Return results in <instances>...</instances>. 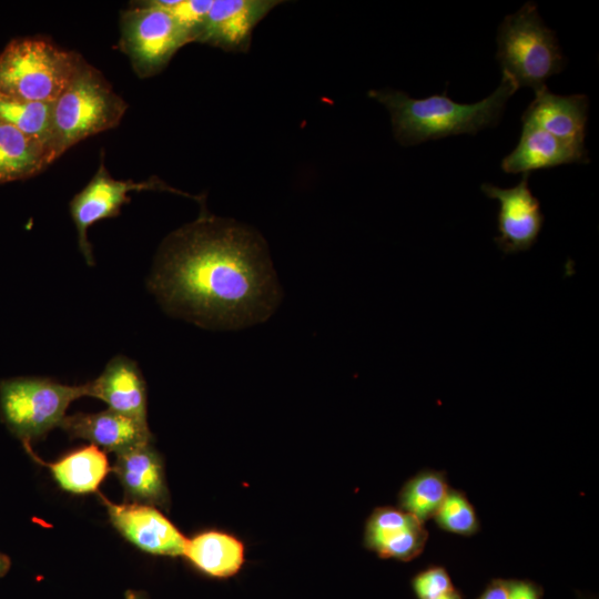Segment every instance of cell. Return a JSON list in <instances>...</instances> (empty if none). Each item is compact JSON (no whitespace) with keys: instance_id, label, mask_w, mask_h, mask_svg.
<instances>
[{"instance_id":"cell-1","label":"cell","mask_w":599,"mask_h":599,"mask_svg":"<svg viewBox=\"0 0 599 599\" xmlns=\"http://www.w3.org/2000/svg\"><path fill=\"white\" fill-rule=\"evenodd\" d=\"M148 287L167 313L207 328L261 323L281 301L262 236L205 210L165 237Z\"/></svg>"},{"instance_id":"cell-2","label":"cell","mask_w":599,"mask_h":599,"mask_svg":"<svg viewBox=\"0 0 599 599\" xmlns=\"http://www.w3.org/2000/svg\"><path fill=\"white\" fill-rule=\"evenodd\" d=\"M517 90L511 78L502 73L498 88L473 104L455 102L445 93L413 99L403 91L384 89L372 90L368 95L388 110L398 143L410 146L449 135L476 134L496 126L508 99Z\"/></svg>"},{"instance_id":"cell-3","label":"cell","mask_w":599,"mask_h":599,"mask_svg":"<svg viewBox=\"0 0 599 599\" xmlns=\"http://www.w3.org/2000/svg\"><path fill=\"white\" fill-rule=\"evenodd\" d=\"M128 108L104 75L82 59L69 84L53 102L55 159L80 141L115 128Z\"/></svg>"},{"instance_id":"cell-4","label":"cell","mask_w":599,"mask_h":599,"mask_svg":"<svg viewBox=\"0 0 599 599\" xmlns=\"http://www.w3.org/2000/svg\"><path fill=\"white\" fill-rule=\"evenodd\" d=\"M82 59L43 37L12 39L0 52V94L53 103Z\"/></svg>"},{"instance_id":"cell-5","label":"cell","mask_w":599,"mask_h":599,"mask_svg":"<svg viewBox=\"0 0 599 599\" xmlns=\"http://www.w3.org/2000/svg\"><path fill=\"white\" fill-rule=\"evenodd\" d=\"M496 58L502 73L518 89L528 87L535 92L546 88V81L566 64L555 32L546 27L532 1L506 16L500 23Z\"/></svg>"},{"instance_id":"cell-6","label":"cell","mask_w":599,"mask_h":599,"mask_svg":"<svg viewBox=\"0 0 599 599\" xmlns=\"http://www.w3.org/2000/svg\"><path fill=\"white\" fill-rule=\"evenodd\" d=\"M85 396V385H65L45 377L0 380V419L24 449L60 427L69 405Z\"/></svg>"},{"instance_id":"cell-7","label":"cell","mask_w":599,"mask_h":599,"mask_svg":"<svg viewBox=\"0 0 599 599\" xmlns=\"http://www.w3.org/2000/svg\"><path fill=\"white\" fill-rule=\"evenodd\" d=\"M191 35L166 10L150 1L132 2L120 14L119 47L139 78L160 73Z\"/></svg>"},{"instance_id":"cell-8","label":"cell","mask_w":599,"mask_h":599,"mask_svg":"<svg viewBox=\"0 0 599 599\" xmlns=\"http://www.w3.org/2000/svg\"><path fill=\"white\" fill-rule=\"evenodd\" d=\"M163 191L201 200L167 185L156 176L146 181L116 180L109 173L101 156L99 167L89 183L70 201V214L78 233L79 248L89 265H94L92 246L88 230L98 221L112 219L120 214L121 207L130 202L132 191Z\"/></svg>"},{"instance_id":"cell-9","label":"cell","mask_w":599,"mask_h":599,"mask_svg":"<svg viewBox=\"0 0 599 599\" xmlns=\"http://www.w3.org/2000/svg\"><path fill=\"white\" fill-rule=\"evenodd\" d=\"M528 173L509 189L484 183L481 191L499 202L497 246L505 254L529 250L542 229L544 214L538 199L528 186Z\"/></svg>"},{"instance_id":"cell-10","label":"cell","mask_w":599,"mask_h":599,"mask_svg":"<svg viewBox=\"0 0 599 599\" xmlns=\"http://www.w3.org/2000/svg\"><path fill=\"white\" fill-rule=\"evenodd\" d=\"M99 497L112 526L140 550L159 556H183L186 538L156 508L142 504H114Z\"/></svg>"},{"instance_id":"cell-11","label":"cell","mask_w":599,"mask_h":599,"mask_svg":"<svg viewBox=\"0 0 599 599\" xmlns=\"http://www.w3.org/2000/svg\"><path fill=\"white\" fill-rule=\"evenodd\" d=\"M281 1L213 0L197 42L225 51L248 50L255 26Z\"/></svg>"},{"instance_id":"cell-12","label":"cell","mask_w":599,"mask_h":599,"mask_svg":"<svg viewBox=\"0 0 599 599\" xmlns=\"http://www.w3.org/2000/svg\"><path fill=\"white\" fill-rule=\"evenodd\" d=\"M427 540L425 525L400 508H376L366 522L364 544L384 559L410 561L424 551Z\"/></svg>"},{"instance_id":"cell-13","label":"cell","mask_w":599,"mask_h":599,"mask_svg":"<svg viewBox=\"0 0 599 599\" xmlns=\"http://www.w3.org/2000/svg\"><path fill=\"white\" fill-rule=\"evenodd\" d=\"M84 385L85 396L103 400L115 413L148 423L146 384L134 361L118 355L94 380Z\"/></svg>"},{"instance_id":"cell-14","label":"cell","mask_w":599,"mask_h":599,"mask_svg":"<svg viewBox=\"0 0 599 599\" xmlns=\"http://www.w3.org/2000/svg\"><path fill=\"white\" fill-rule=\"evenodd\" d=\"M588 104L585 94L559 95L546 87L535 92L521 121L530 122L572 146L586 149Z\"/></svg>"},{"instance_id":"cell-15","label":"cell","mask_w":599,"mask_h":599,"mask_svg":"<svg viewBox=\"0 0 599 599\" xmlns=\"http://www.w3.org/2000/svg\"><path fill=\"white\" fill-rule=\"evenodd\" d=\"M60 427L71 438L85 439L92 445L115 454L152 440L148 423L130 418L111 409L65 416Z\"/></svg>"},{"instance_id":"cell-16","label":"cell","mask_w":599,"mask_h":599,"mask_svg":"<svg viewBox=\"0 0 599 599\" xmlns=\"http://www.w3.org/2000/svg\"><path fill=\"white\" fill-rule=\"evenodd\" d=\"M111 470L122 485L126 500L149 506L167 504L163 463L151 443L116 454Z\"/></svg>"},{"instance_id":"cell-17","label":"cell","mask_w":599,"mask_h":599,"mask_svg":"<svg viewBox=\"0 0 599 599\" xmlns=\"http://www.w3.org/2000/svg\"><path fill=\"white\" fill-rule=\"evenodd\" d=\"M587 149L572 146L541 128L522 122L519 142L501 161L506 173H530L569 163H588Z\"/></svg>"},{"instance_id":"cell-18","label":"cell","mask_w":599,"mask_h":599,"mask_svg":"<svg viewBox=\"0 0 599 599\" xmlns=\"http://www.w3.org/2000/svg\"><path fill=\"white\" fill-rule=\"evenodd\" d=\"M53 161L42 142L0 120V184L32 177Z\"/></svg>"},{"instance_id":"cell-19","label":"cell","mask_w":599,"mask_h":599,"mask_svg":"<svg viewBox=\"0 0 599 599\" xmlns=\"http://www.w3.org/2000/svg\"><path fill=\"white\" fill-rule=\"evenodd\" d=\"M183 556L209 577L229 578L244 562V546L230 534L209 530L187 539Z\"/></svg>"},{"instance_id":"cell-20","label":"cell","mask_w":599,"mask_h":599,"mask_svg":"<svg viewBox=\"0 0 599 599\" xmlns=\"http://www.w3.org/2000/svg\"><path fill=\"white\" fill-rule=\"evenodd\" d=\"M27 451L32 458L49 467L59 487L71 494L95 493L111 470L106 455L95 445L75 449L51 464L38 459L31 448Z\"/></svg>"},{"instance_id":"cell-21","label":"cell","mask_w":599,"mask_h":599,"mask_svg":"<svg viewBox=\"0 0 599 599\" xmlns=\"http://www.w3.org/2000/svg\"><path fill=\"white\" fill-rule=\"evenodd\" d=\"M449 488L445 471L423 469L403 486L398 495L400 509L425 524L434 517Z\"/></svg>"},{"instance_id":"cell-22","label":"cell","mask_w":599,"mask_h":599,"mask_svg":"<svg viewBox=\"0 0 599 599\" xmlns=\"http://www.w3.org/2000/svg\"><path fill=\"white\" fill-rule=\"evenodd\" d=\"M0 120L53 150V103L27 101L0 94Z\"/></svg>"},{"instance_id":"cell-23","label":"cell","mask_w":599,"mask_h":599,"mask_svg":"<svg viewBox=\"0 0 599 599\" xmlns=\"http://www.w3.org/2000/svg\"><path fill=\"white\" fill-rule=\"evenodd\" d=\"M433 519L444 531L470 537L480 530V522L473 504L461 490L449 488Z\"/></svg>"},{"instance_id":"cell-24","label":"cell","mask_w":599,"mask_h":599,"mask_svg":"<svg viewBox=\"0 0 599 599\" xmlns=\"http://www.w3.org/2000/svg\"><path fill=\"white\" fill-rule=\"evenodd\" d=\"M169 11L179 24L196 41L205 23L213 0H152Z\"/></svg>"},{"instance_id":"cell-25","label":"cell","mask_w":599,"mask_h":599,"mask_svg":"<svg viewBox=\"0 0 599 599\" xmlns=\"http://www.w3.org/2000/svg\"><path fill=\"white\" fill-rule=\"evenodd\" d=\"M417 599H434L454 589V583L444 566L430 565L412 579Z\"/></svg>"},{"instance_id":"cell-26","label":"cell","mask_w":599,"mask_h":599,"mask_svg":"<svg viewBox=\"0 0 599 599\" xmlns=\"http://www.w3.org/2000/svg\"><path fill=\"white\" fill-rule=\"evenodd\" d=\"M508 599H542L544 589L529 579H507Z\"/></svg>"},{"instance_id":"cell-27","label":"cell","mask_w":599,"mask_h":599,"mask_svg":"<svg viewBox=\"0 0 599 599\" xmlns=\"http://www.w3.org/2000/svg\"><path fill=\"white\" fill-rule=\"evenodd\" d=\"M477 599H508L507 579H491Z\"/></svg>"},{"instance_id":"cell-28","label":"cell","mask_w":599,"mask_h":599,"mask_svg":"<svg viewBox=\"0 0 599 599\" xmlns=\"http://www.w3.org/2000/svg\"><path fill=\"white\" fill-rule=\"evenodd\" d=\"M10 567H11V560L9 556L0 552V578L7 575V572L10 570Z\"/></svg>"},{"instance_id":"cell-29","label":"cell","mask_w":599,"mask_h":599,"mask_svg":"<svg viewBox=\"0 0 599 599\" xmlns=\"http://www.w3.org/2000/svg\"><path fill=\"white\" fill-rule=\"evenodd\" d=\"M434 599H464V595L458 589L454 588L450 591L440 595Z\"/></svg>"},{"instance_id":"cell-30","label":"cell","mask_w":599,"mask_h":599,"mask_svg":"<svg viewBox=\"0 0 599 599\" xmlns=\"http://www.w3.org/2000/svg\"><path fill=\"white\" fill-rule=\"evenodd\" d=\"M125 599H146V597L142 592L128 590L125 591Z\"/></svg>"}]
</instances>
